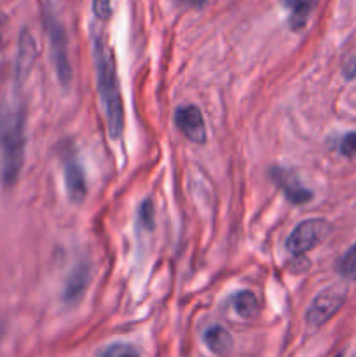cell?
Masks as SVG:
<instances>
[{
    "label": "cell",
    "mask_w": 356,
    "mask_h": 357,
    "mask_svg": "<svg viewBox=\"0 0 356 357\" xmlns=\"http://www.w3.org/2000/svg\"><path fill=\"white\" fill-rule=\"evenodd\" d=\"M271 178L276 183V187L285 194V197L288 199L292 204L295 206L306 204V202H309L311 199H313V192L300 183L299 176H297L292 169H285V167L281 166H274L271 169Z\"/></svg>",
    "instance_id": "7"
},
{
    "label": "cell",
    "mask_w": 356,
    "mask_h": 357,
    "mask_svg": "<svg viewBox=\"0 0 356 357\" xmlns=\"http://www.w3.org/2000/svg\"><path fill=\"white\" fill-rule=\"evenodd\" d=\"M175 126L192 143L202 145L208 139L206 138L208 132H206L205 119H202L201 110L194 105H184V107L177 108V112H175Z\"/></svg>",
    "instance_id": "6"
},
{
    "label": "cell",
    "mask_w": 356,
    "mask_h": 357,
    "mask_svg": "<svg viewBox=\"0 0 356 357\" xmlns=\"http://www.w3.org/2000/svg\"><path fill=\"white\" fill-rule=\"evenodd\" d=\"M35 58H37V45H35L34 37L28 30L21 31L20 37V51H17L16 59V79L17 82H23L27 75L30 73L31 66H34Z\"/></svg>",
    "instance_id": "10"
},
{
    "label": "cell",
    "mask_w": 356,
    "mask_h": 357,
    "mask_svg": "<svg viewBox=\"0 0 356 357\" xmlns=\"http://www.w3.org/2000/svg\"><path fill=\"white\" fill-rule=\"evenodd\" d=\"M93 58L94 66H96L98 91H100L105 117H107V129L112 138L117 139L124 131V105H122L121 87H119L114 52L100 35L94 38Z\"/></svg>",
    "instance_id": "1"
},
{
    "label": "cell",
    "mask_w": 356,
    "mask_h": 357,
    "mask_svg": "<svg viewBox=\"0 0 356 357\" xmlns=\"http://www.w3.org/2000/svg\"><path fill=\"white\" fill-rule=\"evenodd\" d=\"M65 187L68 199L73 204L84 202V199L87 195L86 174H84V167L80 164V160L72 152H68L65 155Z\"/></svg>",
    "instance_id": "8"
},
{
    "label": "cell",
    "mask_w": 356,
    "mask_h": 357,
    "mask_svg": "<svg viewBox=\"0 0 356 357\" xmlns=\"http://www.w3.org/2000/svg\"><path fill=\"white\" fill-rule=\"evenodd\" d=\"M24 110L6 107L0 112V178L6 187L16 185L24 160Z\"/></svg>",
    "instance_id": "2"
},
{
    "label": "cell",
    "mask_w": 356,
    "mask_h": 357,
    "mask_svg": "<svg viewBox=\"0 0 356 357\" xmlns=\"http://www.w3.org/2000/svg\"><path fill=\"white\" fill-rule=\"evenodd\" d=\"M93 10L98 20L107 21L112 14V0H93Z\"/></svg>",
    "instance_id": "17"
},
{
    "label": "cell",
    "mask_w": 356,
    "mask_h": 357,
    "mask_svg": "<svg viewBox=\"0 0 356 357\" xmlns=\"http://www.w3.org/2000/svg\"><path fill=\"white\" fill-rule=\"evenodd\" d=\"M45 28H47L49 44H51L52 63H54L56 75L63 86L72 82V65L68 58V42L63 24L54 17V14H45Z\"/></svg>",
    "instance_id": "5"
},
{
    "label": "cell",
    "mask_w": 356,
    "mask_h": 357,
    "mask_svg": "<svg viewBox=\"0 0 356 357\" xmlns=\"http://www.w3.org/2000/svg\"><path fill=\"white\" fill-rule=\"evenodd\" d=\"M175 2L181 3V6H187V7H195V9H199V7H202L206 3V0H175Z\"/></svg>",
    "instance_id": "19"
},
{
    "label": "cell",
    "mask_w": 356,
    "mask_h": 357,
    "mask_svg": "<svg viewBox=\"0 0 356 357\" xmlns=\"http://www.w3.org/2000/svg\"><path fill=\"white\" fill-rule=\"evenodd\" d=\"M101 357H140V354L135 347H131V345L115 344L105 349V351L101 352Z\"/></svg>",
    "instance_id": "16"
},
{
    "label": "cell",
    "mask_w": 356,
    "mask_h": 357,
    "mask_svg": "<svg viewBox=\"0 0 356 357\" xmlns=\"http://www.w3.org/2000/svg\"><path fill=\"white\" fill-rule=\"evenodd\" d=\"M2 24H3V14L0 13V44H2Z\"/></svg>",
    "instance_id": "21"
},
{
    "label": "cell",
    "mask_w": 356,
    "mask_h": 357,
    "mask_svg": "<svg viewBox=\"0 0 356 357\" xmlns=\"http://www.w3.org/2000/svg\"><path fill=\"white\" fill-rule=\"evenodd\" d=\"M0 335H2V330H0Z\"/></svg>",
    "instance_id": "22"
},
{
    "label": "cell",
    "mask_w": 356,
    "mask_h": 357,
    "mask_svg": "<svg viewBox=\"0 0 356 357\" xmlns=\"http://www.w3.org/2000/svg\"><path fill=\"white\" fill-rule=\"evenodd\" d=\"M318 2L320 0H281V3L290 13L288 23L293 31H300L306 28L307 21H309L311 14L316 9Z\"/></svg>",
    "instance_id": "11"
},
{
    "label": "cell",
    "mask_w": 356,
    "mask_h": 357,
    "mask_svg": "<svg viewBox=\"0 0 356 357\" xmlns=\"http://www.w3.org/2000/svg\"><path fill=\"white\" fill-rule=\"evenodd\" d=\"M341 152L346 157L356 155V132H348L341 139Z\"/></svg>",
    "instance_id": "18"
},
{
    "label": "cell",
    "mask_w": 356,
    "mask_h": 357,
    "mask_svg": "<svg viewBox=\"0 0 356 357\" xmlns=\"http://www.w3.org/2000/svg\"><path fill=\"white\" fill-rule=\"evenodd\" d=\"M332 227L327 220L323 218H311L306 222L299 223L295 229L292 230V234L286 239V250L288 253L295 255V257H304L307 251L314 250L316 246H320L321 243L327 241V237L330 236Z\"/></svg>",
    "instance_id": "3"
},
{
    "label": "cell",
    "mask_w": 356,
    "mask_h": 357,
    "mask_svg": "<svg viewBox=\"0 0 356 357\" xmlns=\"http://www.w3.org/2000/svg\"><path fill=\"white\" fill-rule=\"evenodd\" d=\"M87 284H89V267L86 264H79L68 274L63 289V302L66 305H75L84 298Z\"/></svg>",
    "instance_id": "9"
},
{
    "label": "cell",
    "mask_w": 356,
    "mask_h": 357,
    "mask_svg": "<svg viewBox=\"0 0 356 357\" xmlns=\"http://www.w3.org/2000/svg\"><path fill=\"white\" fill-rule=\"evenodd\" d=\"M154 215H156V209H154V204L150 199L142 202L138 209V222L143 229L152 230L154 229Z\"/></svg>",
    "instance_id": "15"
},
{
    "label": "cell",
    "mask_w": 356,
    "mask_h": 357,
    "mask_svg": "<svg viewBox=\"0 0 356 357\" xmlns=\"http://www.w3.org/2000/svg\"><path fill=\"white\" fill-rule=\"evenodd\" d=\"M232 307L237 316L243 319H257L262 312L260 302L251 291H239L237 295H234Z\"/></svg>",
    "instance_id": "13"
},
{
    "label": "cell",
    "mask_w": 356,
    "mask_h": 357,
    "mask_svg": "<svg viewBox=\"0 0 356 357\" xmlns=\"http://www.w3.org/2000/svg\"><path fill=\"white\" fill-rule=\"evenodd\" d=\"M346 296H348V288L342 284H335L323 289L320 295L314 296L309 309H307V324L311 328H320L323 324H327L341 310V307L344 305Z\"/></svg>",
    "instance_id": "4"
},
{
    "label": "cell",
    "mask_w": 356,
    "mask_h": 357,
    "mask_svg": "<svg viewBox=\"0 0 356 357\" xmlns=\"http://www.w3.org/2000/svg\"><path fill=\"white\" fill-rule=\"evenodd\" d=\"M339 271L342 275L356 281V244L342 257L341 264H339Z\"/></svg>",
    "instance_id": "14"
},
{
    "label": "cell",
    "mask_w": 356,
    "mask_h": 357,
    "mask_svg": "<svg viewBox=\"0 0 356 357\" xmlns=\"http://www.w3.org/2000/svg\"><path fill=\"white\" fill-rule=\"evenodd\" d=\"M205 344L218 357H227L232 352L234 340L229 331L222 326H212L205 331Z\"/></svg>",
    "instance_id": "12"
},
{
    "label": "cell",
    "mask_w": 356,
    "mask_h": 357,
    "mask_svg": "<svg viewBox=\"0 0 356 357\" xmlns=\"http://www.w3.org/2000/svg\"><path fill=\"white\" fill-rule=\"evenodd\" d=\"M346 77H348V79H351V77H355L356 75V58L353 59L351 63H348V66H346Z\"/></svg>",
    "instance_id": "20"
}]
</instances>
